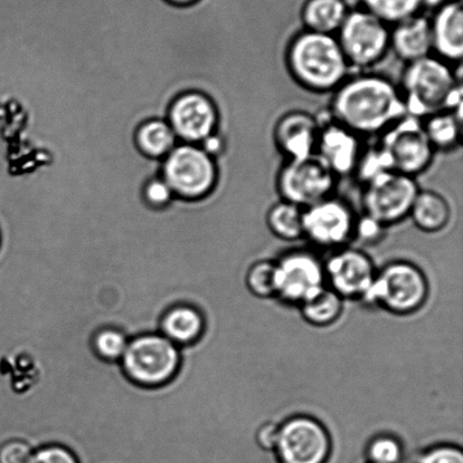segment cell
Masks as SVG:
<instances>
[{
	"mask_svg": "<svg viewBox=\"0 0 463 463\" xmlns=\"http://www.w3.org/2000/svg\"><path fill=\"white\" fill-rule=\"evenodd\" d=\"M276 263V297L302 304L325 288V265L316 254L297 249L284 254Z\"/></svg>",
	"mask_w": 463,
	"mask_h": 463,
	"instance_id": "cell-13",
	"label": "cell"
},
{
	"mask_svg": "<svg viewBox=\"0 0 463 463\" xmlns=\"http://www.w3.org/2000/svg\"><path fill=\"white\" fill-rule=\"evenodd\" d=\"M358 221L346 199L329 197L303 211V238L326 249H340L353 238Z\"/></svg>",
	"mask_w": 463,
	"mask_h": 463,
	"instance_id": "cell-11",
	"label": "cell"
},
{
	"mask_svg": "<svg viewBox=\"0 0 463 463\" xmlns=\"http://www.w3.org/2000/svg\"><path fill=\"white\" fill-rule=\"evenodd\" d=\"M349 9L346 0H306L299 11L304 30L335 35Z\"/></svg>",
	"mask_w": 463,
	"mask_h": 463,
	"instance_id": "cell-22",
	"label": "cell"
},
{
	"mask_svg": "<svg viewBox=\"0 0 463 463\" xmlns=\"http://www.w3.org/2000/svg\"><path fill=\"white\" fill-rule=\"evenodd\" d=\"M389 170L414 177L424 174L433 165L435 154L419 118L402 117L376 143Z\"/></svg>",
	"mask_w": 463,
	"mask_h": 463,
	"instance_id": "cell-7",
	"label": "cell"
},
{
	"mask_svg": "<svg viewBox=\"0 0 463 463\" xmlns=\"http://www.w3.org/2000/svg\"><path fill=\"white\" fill-rule=\"evenodd\" d=\"M403 456L402 443L393 435H378L366 448V458L370 463H402Z\"/></svg>",
	"mask_w": 463,
	"mask_h": 463,
	"instance_id": "cell-30",
	"label": "cell"
},
{
	"mask_svg": "<svg viewBox=\"0 0 463 463\" xmlns=\"http://www.w3.org/2000/svg\"><path fill=\"white\" fill-rule=\"evenodd\" d=\"M169 124L184 143L201 145L211 135L219 134L221 113L207 95L187 93L172 104Z\"/></svg>",
	"mask_w": 463,
	"mask_h": 463,
	"instance_id": "cell-14",
	"label": "cell"
},
{
	"mask_svg": "<svg viewBox=\"0 0 463 463\" xmlns=\"http://www.w3.org/2000/svg\"><path fill=\"white\" fill-rule=\"evenodd\" d=\"M433 54L451 65L463 57V8L461 0H449L430 18Z\"/></svg>",
	"mask_w": 463,
	"mask_h": 463,
	"instance_id": "cell-18",
	"label": "cell"
},
{
	"mask_svg": "<svg viewBox=\"0 0 463 463\" xmlns=\"http://www.w3.org/2000/svg\"><path fill=\"white\" fill-rule=\"evenodd\" d=\"M363 185L364 216L385 229L410 217L420 190L417 178L393 170L381 172Z\"/></svg>",
	"mask_w": 463,
	"mask_h": 463,
	"instance_id": "cell-8",
	"label": "cell"
},
{
	"mask_svg": "<svg viewBox=\"0 0 463 463\" xmlns=\"http://www.w3.org/2000/svg\"><path fill=\"white\" fill-rule=\"evenodd\" d=\"M33 452L26 442L13 439L0 448V463H29Z\"/></svg>",
	"mask_w": 463,
	"mask_h": 463,
	"instance_id": "cell-33",
	"label": "cell"
},
{
	"mask_svg": "<svg viewBox=\"0 0 463 463\" xmlns=\"http://www.w3.org/2000/svg\"><path fill=\"white\" fill-rule=\"evenodd\" d=\"M245 285L250 293L258 298L276 296V263L258 261L249 267Z\"/></svg>",
	"mask_w": 463,
	"mask_h": 463,
	"instance_id": "cell-29",
	"label": "cell"
},
{
	"mask_svg": "<svg viewBox=\"0 0 463 463\" xmlns=\"http://www.w3.org/2000/svg\"><path fill=\"white\" fill-rule=\"evenodd\" d=\"M131 382L145 388L169 383L180 369V347L161 333L131 338L119 362Z\"/></svg>",
	"mask_w": 463,
	"mask_h": 463,
	"instance_id": "cell-5",
	"label": "cell"
},
{
	"mask_svg": "<svg viewBox=\"0 0 463 463\" xmlns=\"http://www.w3.org/2000/svg\"><path fill=\"white\" fill-rule=\"evenodd\" d=\"M303 211L304 208L279 199L267 212L268 229L285 242H297L303 238Z\"/></svg>",
	"mask_w": 463,
	"mask_h": 463,
	"instance_id": "cell-25",
	"label": "cell"
},
{
	"mask_svg": "<svg viewBox=\"0 0 463 463\" xmlns=\"http://www.w3.org/2000/svg\"><path fill=\"white\" fill-rule=\"evenodd\" d=\"M286 68L295 83L308 92H335L352 71L335 35L303 30L290 39Z\"/></svg>",
	"mask_w": 463,
	"mask_h": 463,
	"instance_id": "cell-3",
	"label": "cell"
},
{
	"mask_svg": "<svg viewBox=\"0 0 463 463\" xmlns=\"http://www.w3.org/2000/svg\"><path fill=\"white\" fill-rule=\"evenodd\" d=\"M130 337L118 328H103L94 334L92 347L101 360L108 362H120L128 347Z\"/></svg>",
	"mask_w": 463,
	"mask_h": 463,
	"instance_id": "cell-28",
	"label": "cell"
},
{
	"mask_svg": "<svg viewBox=\"0 0 463 463\" xmlns=\"http://www.w3.org/2000/svg\"><path fill=\"white\" fill-rule=\"evenodd\" d=\"M162 178L175 197L197 201L216 192L220 184V169L216 159L199 145L184 143L165 158Z\"/></svg>",
	"mask_w": 463,
	"mask_h": 463,
	"instance_id": "cell-6",
	"label": "cell"
},
{
	"mask_svg": "<svg viewBox=\"0 0 463 463\" xmlns=\"http://www.w3.org/2000/svg\"><path fill=\"white\" fill-rule=\"evenodd\" d=\"M344 310V299L333 289L322 288L315 296L299 304V311L308 324L326 328L338 321Z\"/></svg>",
	"mask_w": 463,
	"mask_h": 463,
	"instance_id": "cell-24",
	"label": "cell"
},
{
	"mask_svg": "<svg viewBox=\"0 0 463 463\" xmlns=\"http://www.w3.org/2000/svg\"><path fill=\"white\" fill-rule=\"evenodd\" d=\"M335 38L352 70H370L390 52V26L364 8L349 11Z\"/></svg>",
	"mask_w": 463,
	"mask_h": 463,
	"instance_id": "cell-9",
	"label": "cell"
},
{
	"mask_svg": "<svg viewBox=\"0 0 463 463\" xmlns=\"http://www.w3.org/2000/svg\"><path fill=\"white\" fill-rule=\"evenodd\" d=\"M29 463H79L76 457L61 446H48L33 452Z\"/></svg>",
	"mask_w": 463,
	"mask_h": 463,
	"instance_id": "cell-34",
	"label": "cell"
},
{
	"mask_svg": "<svg viewBox=\"0 0 463 463\" xmlns=\"http://www.w3.org/2000/svg\"><path fill=\"white\" fill-rule=\"evenodd\" d=\"M416 463H463V452L452 444H439L420 453Z\"/></svg>",
	"mask_w": 463,
	"mask_h": 463,
	"instance_id": "cell-31",
	"label": "cell"
},
{
	"mask_svg": "<svg viewBox=\"0 0 463 463\" xmlns=\"http://www.w3.org/2000/svg\"><path fill=\"white\" fill-rule=\"evenodd\" d=\"M326 281L343 299H362L376 275L373 261L358 248H340L325 263Z\"/></svg>",
	"mask_w": 463,
	"mask_h": 463,
	"instance_id": "cell-15",
	"label": "cell"
},
{
	"mask_svg": "<svg viewBox=\"0 0 463 463\" xmlns=\"http://www.w3.org/2000/svg\"><path fill=\"white\" fill-rule=\"evenodd\" d=\"M321 121L306 111H290L279 118L272 130L275 147L285 160L315 156Z\"/></svg>",
	"mask_w": 463,
	"mask_h": 463,
	"instance_id": "cell-17",
	"label": "cell"
},
{
	"mask_svg": "<svg viewBox=\"0 0 463 463\" xmlns=\"http://www.w3.org/2000/svg\"><path fill=\"white\" fill-rule=\"evenodd\" d=\"M410 219L423 233L438 234L450 225L451 204L437 190L420 188L412 204Z\"/></svg>",
	"mask_w": 463,
	"mask_h": 463,
	"instance_id": "cell-21",
	"label": "cell"
},
{
	"mask_svg": "<svg viewBox=\"0 0 463 463\" xmlns=\"http://www.w3.org/2000/svg\"><path fill=\"white\" fill-rule=\"evenodd\" d=\"M399 91L407 115L419 120L462 109V65H451L430 54L407 63Z\"/></svg>",
	"mask_w": 463,
	"mask_h": 463,
	"instance_id": "cell-2",
	"label": "cell"
},
{
	"mask_svg": "<svg viewBox=\"0 0 463 463\" xmlns=\"http://www.w3.org/2000/svg\"><path fill=\"white\" fill-rule=\"evenodd\" d=\"M171 2L176 5V6H189V5L197 2V0H171Z\"/></svg>",
	"mask_w": 463,
	"mask_h": 463,
	"instance_id": "cell-37",
	"label": "cell"
},
{
	"mask_svg": "<svg viewBox=\"0 0 463 463\" xmlns=\"http://www.w3.org/2000/svg\"><path fill=\"white\" fill-rule=\"evenodd\" d=\"M384 230L383 226L363 216L358 217L355 237L361 239L363 243L373 244L383 237Z\"/></svg>",
	"mask_w": 463,
	"mask_h": 463,
	"instance_id": "cell-35",
	"label": "cell"
},
{
	"mask_svg": "<svg viewBox=\"0 0 463 463\" xmlns=\"http://www.w3.org/2000/svg\"><path fill=\"white\" fill-rule=\"evenodd\" d=\"M363 150L360 136L330 118L321 121L316 156L337 178L355 174Z\"/></svg>",
	"mask_w": 463,
	"mask_h": 463,
	"instance_id": "cell-16",
	"label": "cell"
},
{
	"mask_svg": "<svg viewBox=\"0 0 463 463\" xmlns=\"http://www.w3.org/2000/svg\"><path fill=\"white\" fill-rule=\"evenodd\" d=\"M206 316L189 304L172 306L162 316L160 333L178 347L192 346L203 337Z\"/></svg>",
	"mask_w": 463,
	"mask_h": 463,
	"instance_id": "cell-20",
	"label": "cell"
},
{
	"mask_svg": "<svg viewBox=\"0 0 463 463\" xmlns=\"http://www.w3.org/2000/svg\"><path fill=\"white\" fill-rule=\"evenodd\" d=\"M363 8L390 27L420 14L421 0H362Z\"/></svg>",
	"mask_w": 463,
	"mask_h": 463,
	"instance_id": "cell-27",
	"label": "cell"
},
{
	"mask_svg": "<svg viewBox=\"0 0 463 463\" xmlns=\"http://www.w3.org/2000/svg\"><path fill=\"white\" fill-rule=\"evenodd\" d=\"M420 121L435 152L449 153L461 148L462 109L434 113Z\"/></svg>",
	"mask_w": 463,
	"mask_h": 463,
	"instance_id": "cell-23",
	"label": "cell"
},
{
	"mask_svg": "<svg viewBox=\"0 0 463 463\" xmlns=\"http://www.w3.org/2000/svg\"><path fill=\"white\" fill-rule=\"evenodd\" d=\"M407 115L401 91L388 77L361 72L335 91L329 118L354 134L380 136Z\"/></svg>",
	"mask_w": 463,
	"mask_h": 463,
	"instance_id": "cell-1",
	"label": "cell"
},
{
	"mask_svg": "<svg viewBox=\"0 0 463 463\" xmlns=\"http://www.w3.org/2000/svg\"><path fill=\"white\" fill-rule=\"evenodd\" d=\"M331 450L328 429L313 417H290L279 426L275 452L280 463H326Z\"/></svg>",
	"mask_w": 463,
	"mask_h": 463,
	"instance_id": "cell-12",
	"label": "cell"
},
{
	"mask_svg": "<svg viewBox=\"0 0 463 463\" xmlns=\"http://www.w3.org/2000/svg\"><path fill=\"white\" fill-rule=\"evenodd\" d=\"M429 292L428 278L419 266L397 261L376 272L373 283L361 301L367 305L381 306L392 314L408 315L425 305Z\"/></svg>",
	"mask_w": 463,
	"mask_h": 463,
	"instance_id": "cell-4",
	"label": "cell"
},
{
	"mask_svg": "<svg viewBox=\"0 0 463 463\" xmlns=\"http://www.w3.org/2000/svg\"><path fill=\"white\" fill-rule=\"evenodd\" d=\"M136 142L145 156L165 159L175 148L176 135L169 122L151 121L140 126Z\"/></svg>",
	"mask_w": 463,
	"mask_h": 463,
	"instance_id": "cell-26",
	"label": "cell"
},
{
	"mask_svg": "<svg viewBox=\"0 0 463 463\" xmlns=\"http://www.w3.org/2000/svg\"><path fill=\"white\" fill-rule=\"evenodd\" d=\"M175 197V193L166 181L163 178H156L149 181L144 189L145 201L149 207L162 208L172 202Z\"/></svg>",
	"mask_w": 463,
	"mask_h": 463,
	"instance_id": "cell-32",
	"label": "cell"
},
{
	"mask_svg": "<svg viewBox=\"0 0 463 463\" xmlns=\"http://www.w3.org/2000/svg\"><path fill=\"white\" fill-rule=\"evenodd\" d=\"M279 425L268 421L257 429L256 441L259 447L265 451H275L279 442Z\"/></svg>",
	"mask_w": 463,
	"mask_h": 463,
	"instance_id": "cell-36",
	"label": "cell"
},
{
	"mask_svg": "<svg viewBox=\"0 0 463 463\" xmlns=\"http://www.w3.org/2000/svg\"><path fill=\"white\" fill-rule=\"evenodd\" d=\"M390 50L406 65L432 54L430 18L420 13L390 27Z\"/></svg>",
	"mask_w": 463,
	"mask_h": 463,
	"instance_id": "cell-19",
	"label": "cell"
},
{
	"mask_svg": "<svg viewBox=\"0 0 463 463\" xmlns=\"http://www.w3.org/2000/svg\"><path fill=\"white\" fill-rule=\"evenodd\" d=\"M337 177L315 156L285 160L276 176V188L280 199L307 208L333 197Z\"/></svg>",
	"mask_w": 463,
	"mask_h": 463,
	"instance_id": "cell-10",
	"label": "cell"
}]
</instances>
